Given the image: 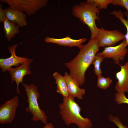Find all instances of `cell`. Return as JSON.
Returning <instances> with one entry per match:
<instances>
[{"instance_id":"1","label":"cell","mask_w":128,"mask_h":128,"mask_svg":"<svg viewBox=\"0 0 128 128\" xmlns=\"http://www.w3.org/2000/svg\"><path fill=\"white\" fill-rule=\"evenodd\" d=\"M100 47L97 38H91L86 44L82 45L77 55L72 60L65 63L70 71V75L80 86L85 81V73Z\"/></svg>"},{"instance_id":"2","label":"cell","mask_w":128,"mask_h":128,"mask_svg":"<svg viewBox=\"0 0 128 128\" xmlns=\"http://www.w3.org/2000/svg\"><path fill=\"white\" fill-rule=\"evenodd\" d=\"M74 98L70 95L67 97H63V102L59 105L61 118L67 126L74 123L78 128H91L92 126L91 121L81 115L82 109Z\"/></svg>"},{"instance_id":"3","label":"cell","mask_w":128,"mask_h":128,"mask_svg":"<svg viewBox=\"0 0 128 128\" xmlns=\"http://www.w3.org/2000/svg\"><path fill=\"white\" fill-rule=\"evenodd\" d=\"M73 15L79 18L84 24L89 28L91 33V38L96 37L99 28L96 25V21H99L100 10L90 0L80 2L76 5L72 9Z\"/></svg>"},{"instance_id":"4","label":"cell","mask_w":128,"mask_h":128,"mask_svg":"<svg viewBox=\"0 0 128 128\" xmlns=\"http://www.w3.org/2000/svg\"><path fill=\"white\" fill-rule=\"evenodd\" d=\"M22 84L26 91L28 104L26 110L32 115L31 120L36 122L39 120L46 124L48 123L47 117L45 112L40 109L38 104V100L40 95L37 86L32 83L30 85L23 83Z\"/></svg>"},{"instance_id":"5","label":"cell","mask_w":128,"mask_h":128,"mask_svg":"<svg viewBox=\"0 0 128 128\" xmlns=\"http://www.w3.org/2000/svg\"><path fill=\"white\" fill-rule=\"evenodd\" d=\"M14 9L25 12L28 15L36 13L47 5V0H0Z\"/></svg>"},{"instance_id":"6","label":"cell","mask_w":128,"mask_h":128,"mask_svg":"<svg viewBox=\"0 0 128 128\" xmlns=\"http://www.w3.org/2000/svg\"><path fill=\"white\" fill-rule=\"evenodd\" d=\"M100 47L112 46L125 39V35L117 30H109L99 28L96 37Z\"/></svg>"},{"instance_id":"7","label":"cell","mask_w":128,"mask_h":128,"mask_svg":"<svg viewBox=\"0 0 128 128\" xmlns=\"http://www.w3.org/2000/svg\"><path fill=\"white\" fill-rule=\"evenodd\" d=\"M19 98L15 96L5 102L0 107V123H11L14 119L18 106Z\"/></svg>"},{"instance_id":"8","label":"cell","mask_w":128,"mask_h":128,"mask_svg":"<svg viewBox=\"0 0 128 128\" xmlns=\"http://www.w3.org/2000/svg\"><path fill=\"white\" fill-rule=\"evenodd\" d=\"M128 46L125 40L120 44L115 46L105 47L102 51L99 53L105 58L112 59L115 62L119 64L123 60L127 53Z\"/></svg>"},{"instance_id":"9","label":"cell","mask_w":128,"mask_h":128,"mask_svg":"<svg viewBox=\"0 0 128 128\" xmlns=\"http://www.w3.org/2000/svg\"><path fill=\"white\" fill-rule=\"evenodd\" d=\"M18 45V44H16L8 46V49L11 54V56L8 58H0V67L2 72L8 71L12 66H17L19 64H23L30 59L16 55L15 50Z\"/></svg>"},{"instance_id":"10","label":"cell","mask_w":128,"mask_h":128,"mask_svg":"<svg viewBox=\"0 0 128 128\" xmlns=\"http://www.w3.org/2000/svg\"><path fill=\"white\" fill-rule=\"evenodd\" d=\"M33 60H29L22 64L20 66L15 68H11L8 71L10 76L12 82L15 81L16 84V92L21 94L19 91V86L20 83H23L24 77L26 75L31 74L30 65Z\"/></svg>"},{"instance_id":"11","label":"cell","mask_w":128,"mask_h":128,"mask_svg":"<svg viewBox=\"0 0 128 128\" xmlns=\"http://www.w3.org/2000/svg\"><path fill=\"white\" fill-rule=\"evenodd\" d=\"M119 65L121 69L116 74L117 81L115 86V89L117 92L128 93V62L124 65Z\"/></svg>"},{"instance_id":"12","label":"cell","mask_w":128,"mask_h":128,"mask_svg":"<svg viewBox=\"0 0 128 128\" xmlns=\"http://www.w3.org/2000/svg\"><path fill=\"white\" fill-rule=\"evenodd\" d=\"M4 11L6 18L12 22L21 27L27 25L26 14L23 12L10 7L5 9Z\"/></svg>"},{"instance_id":"13","label":"cell","mask_w":128,"mask_h":128,"mask_svg":"<svg viewBox=\"0 0 128 128\" xmlns=\"http://www.w3.org/2000/svg\"><path fill=\"white\" fill-rule=\"evenodd\" d=\"M87 39L83 38L78 39H74L67 36L62 38H56L46 37L44 39L46 43H52L61 46H67L72 47H78L79 48L82 46V44L85 42Z\"/></svg>"},{"instance_id":"14","label":"cell","mask_w":128,"mask_h":128,"mask_svg":"<svg viewBox=\"0 0 128 128\" xmlns=\"http://www.w3.org/2000/svg\"><path fill=\"white\" fill-rule=\"evenodd\" d=\"M64 76L69 95L78 100L82 99L83 96L85 94V89L80 88L77 82L67 72L65 73Z\"/></svg>"},{"instance_id":"15","label":"cell","mask_w":128,"mask_h":128,"mask_svg":"<svg viewBox=\"0 0 128 128\" xmlns=\"http://www.w3.org/2000/svg\"><path fill=\"white\" fill-rule=\"evenodd\" d=\"M53 76L56 84L57 92L61 94L63 97H68L69 93L67 84L64 76L57 72L53 73Z\"/></svg>"},{"instance_id":"16","label":"cell","mask_w":128,"mask_h":128,"mask_svg":"<svg viewBox=\"0 0 128 128\" xmlns=\"http://www.w3.org/2000/svg\"><path fill=\"white\" fill-rule=\"evenodd\" d=\"M5 36L9 41L19 32V27L6 18L3 21Z\"/></svg>"},{"instance_id":"17","label":"cell","mask_w":128,"mask_h":128,"mask_svg":"<svg viewBox=\"0 0 128 128\" xmlns=\"http://www.w3.org/2000/svg\"><path fill=\"white\" fill-rule=\"evenodd\" d=\"M110 14L114 15L118 18L121 22L125 27L126 29V33L125 35V40L127 46H128V11H126L124 14L120 10H114L111 12Z\"/></svg>"},{"instance_id":"18","label":"cell","mask_w":128,"mask_h":128,"mask_svg":"<svg viewBox=\"0 0 128 128\" xmlns=\"http://www.w3.org/2000/svg\"><path fill=\"white\" fill-rule=\"evenodd\" d=\"M104 58L102 55L97 53L92 61V64L93 65L94 67V73L98 77L102 75V71L101 69V65Z\"/></svg>"},{"instance_id":"19","label":"cell","mask_w":128,"mask_h":128,"mask_svg":"<svg viewBox=\"0 0 128 128\" xmlns=\"http://www.w3.org/2000/svg\"><path fill=\"white\" fill-rule=\"evenodd\" d=\"M98 77L97 86L101 89H106L113 82L112 80L109 78L105 77L102 75Z\"/></svg>"},{"instance_id":"20","label":"cell","mask_w":128,"mask_h":128,"mask_svg":"<svg viewBox=\"0 0 128 128\" xmlns=\"http://www.w3.org/2000/svg\"><path fill=\"white\" fill-rule=\"evenodd\" d=\"M94 4L99 10L106 9L108 5L111 4L113 0H90Z\"/></svg>"},{"instance_id":"21","label":"cell","mask_w":128,"mask_h":128,"mask_svg":"<svg viewBox=\"0 0 128 128\" xmlns=\"http://www.w3.org/2000/svg\"><path fill=\"white\" fill-rule=\"evenodd\" d=\"M115 99L118 104H126L128 105V98L126 97L123 92H117L115 95Z\"/></svg>"},{"instance_id":"22","label":"cell","mask_w":128,"mask_h":128,"mask_svg":"<svg viewBox=\"0 0 128 128\" xmlns=\"http://www.w3.org/2000/svg\"><path fill=\"white\" fill-rule=\"evenodd\" d=\"M109 121L114 123L119 128H128L124 125L119 118L117 116H114L110 114L108 117Z\"/></svg>"},{"instance_id":"23","label":"cell","mask_w":128,"mask_h":128,"mask_svg":"<svg viewBox=\"0 0 128 128\" xmlns=\"http://www.w3.org/2000/svg\"><path fill=\"white\" fill-rule=\"evenodd\" d=\"M111 4L123 7L128 11V0H113Z\"/></svg>"},{"instance_id":"24","label":"cell","mask_w":128,"mask_h":128,"mask_svg":"<svg viewBox=\"0 0 128 128\" xmlns=\"http://www.w3.org/2000/svg\"><path fill=\"white\" fill-rule=\"evenodd\" d=\"M2 4H0V22H2L6 18L4 9L2 8Z\"/></svg>"},{"instance_id":"25","label":"cell","mask_w":128,"mask_h":128,"mask_svg":"<svg viewBox=\"0 0 128 128\" xmlns=\"http://www.w3.org/2000/svg\"><path fill=\"white\" fill-rule=\"evenodd\" d=\"M43 128H54L53 124L50 123H48Z\"/></svg>"}]
</instances>
